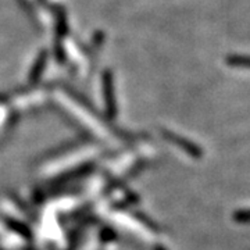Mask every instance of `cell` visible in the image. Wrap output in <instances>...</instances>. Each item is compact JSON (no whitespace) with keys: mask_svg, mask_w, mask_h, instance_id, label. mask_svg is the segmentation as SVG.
Wrapping results in <instances>:
<instances>
[{"mask_svg":"<svg viewBox=\"0 0 250 250\" xmlns=\"http://www.w3.org/2000/svg\"><path fill=\"white\" fill-rule=\"evenodd\" d=\"M232 218L238 224H250V208L235 211L232 215Z\"/></svg>","mask_w":250,"mask_h":250,"instance_id":"7a4b0ae2","label":"cell"},{"mask_svg":"<svg viewBox=\"0 0 250 250\" xmlns=\"http://www.w3.org/2000/svg\"><path fill=\"white\" fill-rule=\"evenodd\" d=\"M166 138H168L171 142L175 143L177 146H179L182 150L185 153H188L190 157H193V159H202L203 157V149L200 147V146H197L193 142H190V141H188L185 138H181L178 135H174L171 134V132H166Z\"/></svg>","mask_w":250,"mask_h":250,"instance_id":"6da1fadb","label":"cell"}]
</instances>
